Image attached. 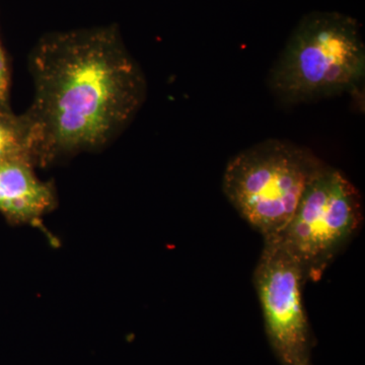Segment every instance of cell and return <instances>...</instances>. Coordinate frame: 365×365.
Here are the masks:
<instances>
[{"mask_svg":"<svg viewBox=\"0 0 365 365\" xmlns=\"http://www.w3.org/2000/svg\"><path fill=\"white\" fill-rule=\"evenodd\" d=\"M30 68L33 102L23 115L35 165L105 148L131 123L148 93L116 25L46 34Z\"/></svg>","mask_w":365,"mask_h":365,"instance_id":"cell-1","label":"cell"},{"mask_svg":"<svg viewBox=\"0 0 365 365\" xmlns=\"http://www.w3.org/2000/svg\"><path fill=\"white\" fill-rule=\"evenodd\" d=\"M365 44L359 21L338 11L302 16L269 74L282 104L339 96L364 98Z\"/></svg>","mask_w":365,"mask_h":365,"instance_id":"cell-2","label":"cell"},{"mask_svg":"<svg viewBox=\"0 0 365 365\" xmlns=\"http://www.w3.org/2000/svg\"><path fill=\"white\" fill-rule=\"evenodd\" d=\"M325 162L285 139L254 144L230 158L222 190L242 220L273 240L292 220L307 185Z\"/></svg>","mask_w":365,"mask_h":365,"instance_id":"cell-3","label":"cell"},{"mask_svg":"<svg viewBox=\"0 0 365 365\" xmlns=\"http://www.w3.org/2000/svg\"><path fill=\"white\" fill-rule=\"evenodd\" d=\"M364 222L359 189L325 165L307 185L292 220L275 237L297 262L307 282H318Z\"/></svg>","mask_w":365,"mask_h":365,"instance_id":"cell-4","label":"cell"},{"mask_svg":"<svg viewBox=\"0 0 365 365\" xmlns=\"http://www.w3.org/2000/svg\"><path fill=\"white\" fill-rule=\"evenodd\" d=\"M254 284L266 333L281 365H312V336L302 288V271L276 240L264 241Z\"/></svg>","mask_w":365,"mask_h":365,"instance_id":"cell-5","label":"cell"},{"mask_svg":"<svg viewBox=\"0 0 365 365\" xmlns=\"http://www.w3.org/2000/svg\"><path fill=\"white\" fill-rule=\"evenodd\" d=\"M30 160L0 163V213L14 223H36L54 208V191Z\"/></svg>","mask_w":365,"mask_h":365,"instance_id":"cell-6","label":"cell"},{"mask_svg":"<svg viewBox=\"0 0 365 365\" xmlns=\"http://www.w3.org/2000/svg\"><path fill=\"white\" fill-rule=\"evenodd\" d=\"M14 160L34 163L30 132L24 115L18 116L9 107L0 105V163Z\"/></svg>","mask_w":365,"mask_h":365,"instance_id":"cell-7","label":"cell"}]
</instances>
